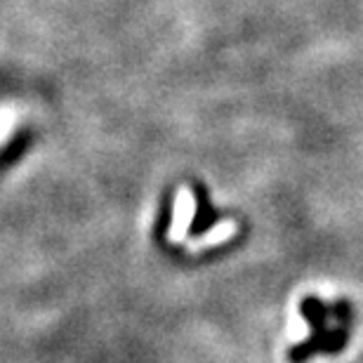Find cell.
Masks as SVG:
<instances>
[{"mask_svg":"<svg viewBox=\"0 0 363 363\" xmlns=\"http://www.w3.org/2000/svg\"><path fill=\"white\" fill-rule=\"evenodd\" d=\"M302 316L307 318L314 328V335H311L307 342L297 345L293 352L288 354L293 363H304L307 359H311L314 354H337L342 352L347 342H350L352 335V325L340 323L335 328H328L330 318L337 316V307L335 304H325L318 297H307L302 302Z\"/></svg>","mask_w":363,"mask_h":363,"instance_id":"obj_1","label":"cell"}]
</instances>
